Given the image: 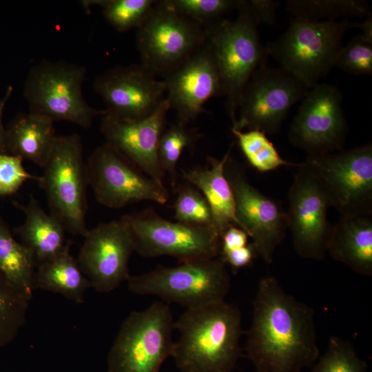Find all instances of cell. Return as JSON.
<instances>
[{"instance_id":"obj_1","label":"cell","mask_w":372,"mask_h":372,"mask_svg":"<svg viewBox=\"0 0 372 372\" xmlns=\"http://www.w3.org/2000/svg\"><path fill=\"white\" fill-rule=\"evenodd\" d=\"M245 351L256 372H303L320 356L315 311L285 291L273 276L262 278L253 301Z\"/></svg>"},{"instance_id":"obj_2","label":"cell","mask_w":372,"mask_h":372,"mask_svg":"<svg viewBox=\"0 0 372 372\" xmlns=\"http://www.w3.org/2000/svg\"><path fill=\"white\" fill-rule=\"evenodd\" d=\"M241 313L225 300L187 309L174 322L172 358L180 372H232L242 350Z\"/></svg>"},{"instance_id":"obj_3","label":"cell","mask_w":372,"mask_h":372,"mask_svg":"<svg viewBox=\"0 0 372 372\" xmlns=\"http://www.w3.org/2000/svg\"><path fill=\"white\" fill-rule=\"evenodd\" d=\"M234 20L221 19L205 28L207 42L216 60L226 96V110L232 127L242 93L254 72L269 55L262 44L259 25L249 1H242Z\"/></svg>"},{"instance_id":"obj_4","label":"cell","mask_w":372,"mask_h":372,"mask_svg":"<svg viewBox=\"0 0 372 372\" xmlns=\"http://www.w3.org/2000/svg\"><path fill=\"white\" fill-rule=\"evenodd\" d=\"M127 281L135 294L156 296L168 304H179L186 309L225 300L231 287L229 273L219 256L176 267L159 265L149 272L130 276Z\"/></svg>"},{"instance_id":"obj_5","label":"cell","mask_w":372,"mask_h":372,"mask_svg":"<svg viewBox=\"0 0 372 372\" xmlns=\"http://www.w3.org/2000/svg\"><path fill=\"white\" fill-rule=\"evenodd\" d=\"M351 25L347 19L307 21L293 18L286 32L268 43L269 54L280 68L311 89L334 67Z\"/></svg>"},{"instance_id":"obj_6","label":"cell","mask_w":372,"mask_h":372,"mask_svg":"<svg viewBox=\"0 0 372 372\" xmlns=\"http://www.w3.org/2000/svg\"><path fill=\"white\" fill-rule=\"evenodd\" d=\"M86 74L84 66L65 61L43 60L33 65L23 87L29 112L54 123L65 121L89 128L105 111L92 107L84 99L82 87Z\"/></svg>"},{"instance_id":"obj_7","label":"cell","mask_w":372,"mask_h":372,"mask_svg":"<svg viewBox=\"0 0 372 372\" xmlns=\"http://www.w3.org/2000/svg\"><path fill=\"white\" fill-rule=\"evenodd\" d=\"M174 320L168 304L156 301L131 312L107 355V372H159L172 357Z\"/></svg>"},{"instance_id":"obj_8","label":"cell","mask_w":372,"mask_h":372,"mask_svg":"<svg viewBox=\"0 0 372 372\" xmlns=\"http://www.w3.org/2000/svg\"><path fill=\"white\" fill-rule=\"evenodd\" d=\"M43 173L38 180L43 190L50 214L65 229L85 236L88 185L83 144L77 134L57 136Z\"/></svg>"},{"instance_id":"obj_9","label":"cell","mask_w":372,"mask_h":372,"mask_svg":"<svg viewBox=\"0 0 372 372\" xmlns=\"http://www.w3.org/2000/svg\"><path fill=\"white\" fill-rule=\"evenodd\" d=\"M120 219L130 234L134 251L143 257L169 256L185 262L219 256L220 236L213 228L172 222L152 208Z\"/></svg>"},{"instance_id":"obj_10","label":"cell","mask_w":372,"mask_h":372,"mask_svg":"<svg viewBox=\"0 0 372 372\" xmlns=\"http://www.w3.org/2000/svg\"><path fill=\"white\" fill-rule=\"evenodd\" d=\"M207 41L205 28L156 1L137 28L141 65L154 75L166 76Z\"/></svg>"},{"instance_id":"obj_11","label":"cell","mask_w":372,"mask_h":372,"mask_svg":"<svg viewBox=\"0 0 372 372\" xmlns=\"http://www.w3.org/2000/svg\"><path fill=\"white\" fill-rule=\"evenodd\" d=\"M304 163L342 216L372 214V145L308 156Z\"/></svg>"},{"instance_id":"obj_12","label":"cell","mask_w":372,"mask_h":372,"mask_svg":"<svg viewBox=\"0 0 372 372\" xmlns=\"http://www.w3.org/2000/svg\"><path fill=\"white\" fill-rule=\"evenodd\" d=\"M309 89L281 68L260 66L247 83L238 105L239 118L231 130H259L274 135L290 108Z\"/></svg>"},{"instance_id":"obj_13","label":"cell","mask_w":372,"mask_h":372,"mask_svg":"<svg viewBox=\"0 0 372 372\" xmlns=\"http://www.w3.org/2000/svg\"><path fill=\"white\" fill-rule=\"evenodd\" d=\"M88 185L98 203L113 209L150 200L165 204L167 188L145 174L110 144L98 147L86 163Z\"/></svg>"},{"instance_id":"obj_14","label":"cell","mask_w":372,"mask_h":372,"mask_svg":"<svg viewBox=\"0 0 372 372\" xmlns=\"http://www.w3.org/2000/svg\"><path fill=\"white\" fill-rule=\"evenodd\" d=\"M224 173L234 194L240 228L252 239L257 255L271 263L288 229L286 212L279 202L262 194L249 183L245 168L231 154Z\"/></svg>"},{"instance_id":"obj_15","label":"cell","mask_w":372,"mask_h":372,"mask_svg":"<svg viewBox=\"0 0 372 372\" xmlns=\"http://www.w3.org/2000/svg\"><path fill=\"white\" fill-rule=\"evenodd\" d=\"M347 134L340 90L318 83L302 99L289 127V138L309 156H318L342 149Z\"/></svg>"},{"instance_id":"obj_16","label":"cell","mask_w":372,"mask_h":372,"mask_svg":"<svg viewBox=\"0 0 372 372\" xmlns=\"http://www.w3.org/2000/svg\"><path fill=\"white\" fill-rule=\"evenodd\" d=\"M288 192L286 212L293 248L302 258L321 260L332 225L327 218L328 196L310 167L300 163Z\"/></svg>"},{"instance_id":"obj_17","label":"cell","mask_w":372,"mask_h":372,"mask_svg":"<svg viewBox=\"0 0 372 372\" xmlns=\"http://www.w3.org/2000/svg\"><path fill=\"white\" fill-rule=\"evenodd\" d=\"M140 65H118L99 75L94 91L106 105L104 115L139 120L147 117L165 99L166 86Z\"/></svg>"},{"instance_id":"obj_18","label":"cell","mask_w":372,"mask_h":372,"mask_svg":"<svg viewBox=\"0 0 372 372\" xmlns=\"http://www.w3.org/2000/svg\"><path fill=\"white\" fill-rule=\"evenodd\" d=\"M78 262L92 287L107 293L130 276L128 263L134 251L130 234L119 220L101 223L87 231Z\"/></svg>"},{"instance_id":"obj_19","label":"cell","mask_w":372,"mask_h":372,"mask_svg":"<svg viewBox=\"0 0 372 372\" xmlns=\"http://www.w3.org/2000/svg\"><path fill=\"white\" fill-rule=\"evenodd\" d=\"M165 98L177 121L188 124L203 112L211 98L225 95L219 70L208 43L164 76Z\"/></svg>"},{"instance_id":"obj_20","label":"cell","mask_w":372,"mask_h":372,"mask_svg":"<svg viewBox=\"0 0 372 372\" xmlns=\"http://www.w3.org/2000/svg\"><path fill=\"white\" fill-rule=\"evenodd\" d=\"M170 109L165 98L146 118L130 120L103 115L100 127L107 143L145 174L162 185L165 174L160 166L158 147Z\"/></svg>"},{"instance_id":"obj_21","label":"cell","mask_w":372,"mask_h":372,"mask_svg":"<svg viewBox=\"0 0 372 372\" xmlns=\"http://www.w3.org/2000/svg\"><path fill=\"white\" fill-rule=\"evenodd\" d=\"M327 252L362 276L372 275V214L342 216L332 225Z\"/></svg>"},{"instance_id":"obj_22","label":"cell","mask_w":372,"mask_h":372,"mask_svg":"<svg viewBox=\"0 0 372 372\" xmlns=\"http://www.w3.org/2000/svg\"><path fill=\"white\" fill-rule=\"evenodd\" d=\"M12 204L25 216L24 222L14 229V234L32 253L37 266L52 260L64 249L69 242L65 239L64 225L47 214L32 194L26 204L15 200Z\"/></svg>"},{"instance_id":"obj_23","label":"cell","mask_w":372,"mask_h":372,"mask_svg":"<svg viewBox=\"0 0 372 372\" xmlns=\"http://www.w3.org/2000/svg\"><path fill=\"white\" fill-rule=\"evenodd\" d=\"M232 146L220 159L207 157V167L183 171L185 180L196 187L208 202L214 228L220 236L231 226L240 227L236 216L234 194L224 173L225 164Z\"/></svg>"},{"instance_id":"obj_24","label":"cell","mask_w":372,"mask_h":372,"mask_svg":"<svg viewBox=\"0 0 372 372\" xmlns=\"http://www.w3.org/2000/svg\"><path fill=\"white\" fill-rule=\"evenodd\" d=\"M57 135L50 118L29 112L16 115L6 126L7 153L43 168Z\"/></svg>"},{"instance_id":"obj_25","label":"cell","mask_w":372,"mask_h":372,"mask_svg":"<svg viewBox=\"0 0 372 372\" xmlns=\"http://www.w3.org/2000/svg\"><path fill=\"white\" fill-rule=\"evenodd\" d=\"M70 242L52 260L37 266L33 289L59 293L76 303H82L85 291L92 287L76 260L70 253Z\"/></svg>"},{"instance_id":"obj_26","label":"cell","mask_w":372,"mask_h":372,"mask_svg":"<svg viewBox=\"0 0 372 372\" xmlns=\"http://www.w3.org/2000/svg\"><path fill=\"white\" fill-rule=\"evenodd\" d=\"M37 263L32 253L14 236L0 217V272L29 300Z\"/></svg>"},{"instance_id":"obj_27","label":"cell","mask_w":372,"mask_h":372,"mask_svg":"<svg viewBox=\"0 0 372 372\" xmlns=\"http://www.w3.org/2000/svg\"><path fill=\"white\" fill-rule=\"evenodd\" d=\"M285 8L293 18L307 21H335L371 13L368 3L360 0H288Z\"/></svg>"},{"instance_id":"obj_28","label":"cell","mask_w":372,"mask_h":372,"mask_svg":"<svg viewBox=\"0 0 372 372\" xmlns=\"http://www.w3.org/2000/svg\"><path fill=\"white\" fill-rule=\"evenodd\" d=\"M231 132L248 163L260 172H271L281 166L298 167L300 165V163L283 159L263 132L231 130Z\"/></svg>"},{"instance_id":"obj_29","label":"cell","mask_w":372,"mask_h":372,"mask_svg":"<svg viewBox=\"0 0 372 372\" xmlns=\"http://www.w3.org/2000/svg\"><path fill=\"white\" fill-rule=\"evenodd\" d=\"M30 301L0 272V349L11 342L24 325Z\"/></svg>"},{"instance_id":"obj_30","label":"cell","mask_w":372,"mask_h":372,"mask_svg":"<svg viewBox=\"0 0 372 372\" xmlns=\"http://www.w3.org/2000/svg\"><path fill=\"white\" fill-rule=\"evenodd\" d=\"M202 136L196 128L189 127L187 124L178 121L165 127L158 147V161L163 173L174 175L183 150L193 146Z\"/></svg>"},{"instance_id":"obj_31","label":"cell","mask_w":372,"mask_h":372,"mask_svg":"<svg viewBox=\"0 0 372 372\" xmlns=\"http://www.w3.org/2000/svg\"><path fill=\"white\" fill-rule=\"evenodd\" d=\"M307 372H368V370L366 361L358 356L353 344L333 335L330 337L324 353Z\"/></svg>"},{"instance_id":"obj_32","label":"cell","mask_w":372,"mask_h":372,"mask_svg":"<svg viewBox=\"0 0 372 372\" xmlns=\"http://www.w3.org/2000/svg\"><path fill=\"white\" fill-rule=\"evenodd\" d=\"M156 1L94 0L103 8L106 21L118 32L138 28Z\"/></svg>"},{"instance_id":"obj_33","label":"cell","mask_w":372,"mask_h":372,"mask_svg":"<svg viewBox=\"0 0 372 372\" xmlns=\"http://www.w3.org/2000/svg\"><path fill=\"white\" fill-rule=\"evenodd\" d=\"M173 10L198 23L204 28L223 19L222 17L238 10L242 0H165Z\"/></svg>"},{"instance_id":"obj_34","label":"cell","mask_w":372,"mask_h":372,"mask_svg":"<svg viewBox=\"0 0 372 372\" xmlns=\"http://www.w3.org/2000/svg\"><path fill=\"white\" fill-rule=\"evenodd\" d=\"M174 208L176 221L215 229L209 205L194 186L185 185L178 189Z\"/></svg>"},{"instance_id":"obj_35","label":"cell","mask_w":372,"mask_h":372,"mask_svg":"<svg viewBox=\"0 0 372 372\" xmlns=\"http://www.w3.org/2000/svg\"><path fill=\"white\" fill-rule=\"evenodd\" d=\"M334 67L355 75L372 74V41L361 34L339 50Z\"/></svg>"},{"instance_id":"obj_36","label":"cell","mask_w":372,"mask_h":372,"mask_svg":"<svg viewBox=\"0 0 372 372\" xmlns=\"http://www.w3.org/2000/svg\"><path fill=\"white\" fill-rule=\"evenodd\" d=\"M28 179L39 180L28 172L23 165V159L7 153L0 154V196L17 192Z\"/></svg>"},{"instance_id":"obj_37","label":"cell","mask_w":372,"mask_h":372,"mask_svg":"<svg viewBox=\"0 0 372 372\" xmlns=\"http://www.w3.org/2000/svg\"><path fill=\"white\" fill-rule=\"evenodd\" d=\"M256 256L258 255L252 243L239 249L220 252L219 254L225 265H229L235 270L248 266Z\"/></svg>"},{"instance_id":"obj_38","label":"cell","mask_w":372,"mask_h":372,"mask_svg":"<svg viewBox=\"0 0 372 372\" xmlns=\"http://www.w3.org/2000/svg\"><path fill=\"white\" fill-rule=\"evenodd\" d=\"M251 8L259 24L273 25L276 20V10L280 2L272 0L249 1Z\"/></svg>"},{"instance_id":"obj_39","label":"cell","mask_w":372,"mask_h":372,"mask_svg":"<svg viewBox=\"0 0 372 372\" xmlns=\"http://www.w3.org/2000/svg\"><path fill=\"white\" fill-rule=\"evenodd\" d=\"M247 234L237 226L227 228L220 236V252L243 247L248 245Z\"/></svg>"},{"instance_id":"obj_40","label":"cell","mask_w":372,"mask_h":372,"mask_svg":"<svg viewBox=\"0 0 372 372\" xmlns=\"http://www.w3.org/2000/svg\"><path fill=\"white\" fill-rule=\"evenodd\" d=\"M12 86H8L3 95L0 99V154L7 153L6 126L3 125V114L6 104L12 95Z\"/></svg>"},{"instance_id":"obj_41","label":"cell","mask_w":372,"mask_h":372,"mask_svg":"<svg viewBox=\"0 0 372 372\" xmlns=\"http://www.w3.org/2000/svg\"><path fill=\"white\" fill-rule=\"evenodd\" d=\"M355 27L362 30V35L372 41V14L366 16L365 21L362 23H351V28Z\"/></svg>"}]
</instances>
